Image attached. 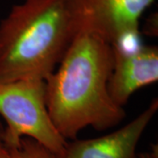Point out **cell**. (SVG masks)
I'll return each mask as SVG.
<instances>
[{
  "label": "cell",
  "instance_id": "1",
  "mask_svg": "<svg viewBox=\"0 0 158 158\" xmlns=\"http://www.w3.org/2000/svg\"><path fill=\"white\" fill-rule=\"evenodd\" d=\"M113 67V46L81 29L45 80L48 112L66 141L77 139L88 127L103 131L124 119V107L115 104L108 90Z\"/></svg>",
  "mask_w": 158,
  "mask_h": 158
},
{
  "label": "cell",
  "instance_id": "2",
  "mask_svg": "<svg viewBox=\"0 0 158 158\" xmlns=\"http://www.w3.org/2000/svg\"><path fill=\"white\" fill-rule=\"evenodd\" d=\"M78 0H24L0 21V82L46 80L82 29Z\"/></svg>",
  "mask_w": 158,
  "mask_h": 158
},
{
  "label": "cell",
  "instance_id": "7",
  "mask_svg": "<svg viewBox=\"0 0 158 158\" xmlns=\"http://www.w3.org/2000/svg\"><path fill=\"white\" fill-rule=\"evenodd\" d=\"M7 158H59L56 154L30 138H22L16 147L8 148Z\"/></svg>",
  "mask_w": 158,
  "mask_h": 158
},
{
  "label": "cell",
  "instance_id": "4",
  "mask_svg": "<svg viewBox=\"0 0 158 158\" xmlns=\"http://www.w3.org/2000/svg\"><path fill=\"white\" fill-rule=\"evenodd\" d=\"M156 0H78L82 29L112 46L138 44L140 19Z\"/></svg>",
  "mask_w": 158,
  "mask_h": 158
},
{
  "label": "cell",
  "instance_id": "9",
  "mask_svg": "<svg viewBox=\"0 0 158 158\" xmlns=\"http://www.w3.org/2000/svg\"><path fill=\"white\" fill-rule=\"evenodd\" d=\"M138 158H158L157 145H153L151 149L148 152L138 154Z\"/></svg>",
  "mask_w": 158,
  "mask_h": 158
},
{
  "label": "cell",
  "instance_id": "6",
  "mask_svg": "<svg viewBox=\"0 0 158 158\" xmlns=\"http://www.w3.org/2000/svg\"><path fill=\"white\" fill-rule=\"evenodd\" d=\"M158 110V99L129 123L106 135L68 141L61 158H138L141 137Z\"/></svg>",
  "mask_w": 158,
  "mask_h": 158
},
{
  "label": "cell",
  "instance_id": "3",
  "mask_svg": "<svg viewBox=\"0 0 158 158\" xmlns=\"http://www.w3.org/2000/svg\"><path fill=\"white\" fill-rule=\"evenodd\" d=\"M0 115L6 123L7 148L27 137L62 157L68 141L59 134L48 112L45 80L0 82Z\"/></svg>",
  "mask_w": 158,
  "mask_h": 158
},
{
  "label": "cell",
  "instance_id": "8",
  "mask_svg": "<svg viewBox=\"0 0 158 158\" xmlns=\"http://www.w3.org/2000/svg\"><path fill=\"white\" fill-rule=\"evenodd\" d=\"M8 148L5 140V127L0 123V158H7Z\"/></svg>",
  "mask_w": 158,
  "mask_h": 158
},
{
  "label": "cell",
  "instance_id": "5",
  "mask_svg": "<svg viewBox=\"0 0 158 158\" xmlns=\"http://www.w3.org/2000/svg\"><path fill=\"white\" fill-rule=\"evenodd\" d=\"M113 67L108 82L113 100L124 107L136 90L158 80L157 46H113Z\"/></svg>",
  "mask_w": 158,
  "mask_h": 158
}]
</instances>
